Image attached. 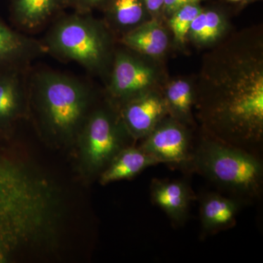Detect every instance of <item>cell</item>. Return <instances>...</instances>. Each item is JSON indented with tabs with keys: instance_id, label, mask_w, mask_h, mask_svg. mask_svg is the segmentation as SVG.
Segmentation results:
<instances>
[{
	"instance_id": "obj_11",
	"label": "cell",
	"mask_w": 263,
	"mask_h": 263,
	"mask_svg": "<svg viewBox=\"0 0 263 263\" xmlns=\"http://www.w3.org/2000/svg\"><path fill=\"white\" fill-rule=\"evenodd\" d=\"M152 201L168 216L172 224L183 226L187 221L194 195L183 180L155 179L150 185Z\"/></svg>"
},
{
	"instance_id": "obj_8",
	"label": "cell",
	"mask_w": 263,
	"mask_h": 263,
	"mask_svg": "<svg viewBox=\"0 0 263 263\" xmlns=\"http://www.w3.org/2000/svg\"><path fill=\"white\" fill-rule=\"evenodd\" d=\"M119 114L129 136L136 141L148 136L168 111L164 98L146 91L123 103Z\"/></svg>"
},
{
	"instance_id": "obj_1",
	"label": "cell",
	"mask_w": 263,
	"mask_h": 263,
	"mask_svg": "<svg viewBox=\"0 0 263 263\" xmlns=\"http://www.w3.org/2000/svg\"><path fill=\"white\" fill-rule=\"evenodd\" d=\"M195 103L204 133L260 155L263 140L260 42L240 37L209 55Z\"/></svg>"
},
{
	"instance_id": "obj_3",
	"label": "cell",
	"mask_w": 263,
	"mask_h": 263,
	"mask_svg": "<svg viewBox=\"0 0 263 263\" xmlns=\"http://www.w3.org/2000/svg\"><path fill=\"white\" fill-rule=\"evenodd\" d=\"M190 172L200 174L243 204L262 196L260 157L205 133L194 145Z\"/></svg>"
},
{
	"instance_id": "obj_4",
	"label": "cell",
	"mask_w": 263,
	"mask_h": 263,
	"mask_svg": "<svg viewBox=\"0 0 263 263\" xmlns=\"http://www.w3.org/2000/svg\"><path fill=\"white\" fill-rule=\"evenodd\" d=\"M0 136V262H7L24 243L34 216L32 181L24 164Z\"/></svg>"
},
{
	"instance_id": "obj_12",
	"label": "cell",
	"mask_w": 263,
	"mask_h": 263,
	"mask_svg": "<svg viewBox=\"0 0 263 263\" xmlns=\"http://www.w3.org/2000/svg\"><path fill=\"white\" fill-rule=\"evenodd\" d=\"M45 53L43 43L16 32L0 19V73L25 70L29 62Z\"/></svg>"
},
{
	"instance_id": "obj_17",
	"label": "cell",
	"mask_w": 263,
	"mask_h": 263,
	"mask_svg": "<svg viewBox=\"0 0 263 263\" xmlns=\"http://www.w3.org/2000/svg\"><path fill=\"white\" fill-rule=\"evenodd\" d=\"M164 99L171 117L185 126L191 122L195 96L191 85L187 81L177 80L171 83L167 86Z\"/></svg>"
},
{
	"instance_id": "obj_5",
	"label": "cell",
	"mask_w": 263,
	"mask_h": 263,
	"mask_svg": "<svg viewBox=\"0 0 263 263\" xmlns=\"http://www.w3.org/2000/svg\"><path fill=\"white\" fill-rule=\"evenodd\" d=\"M43 43L46 52L91 71L102 67L108 53V39L101 24L84 13L59 19Z\"/></svg>"
},
{
	"instance_id": "obj_10",
	"label": "cell",
	"mask_w": 263,
	"mask_h": 263,
	"mask_svg": "<svg viewBox=\"0 0 263 263\" xmlns=\"http://www.w3.org/2000/svg\"><path fill=\"white\" fill-rule=\"evenodd\" d=\"M24 70L0 73V136L9 138L15 124L26 114L28 95Z\"/></svg>"
},
{
	"instance_id": "obj_16",
	"label": "cell",
	"mask_w": 263,
	"mask_h": 263,
	"mask_svg": "<svg viewBox=\"0 0 263 263\" xmlns=\"http://www.w3.org/2000/svg\"><path fill=\"white\" fill-rule=\"evenodd\" d=\"M122 43L127 47L148 56H160L167 49L168 37L156 20L147 22L126 33Z\"/></svg>"
},
{
	"instance_id": "obj_9",
	"label": "cell",
	"mask_w": 263,
	"mask_h": 263,
	"mask_svg": "<svg viewBox=\"0 0 263 263\" xmlns=\"http://www.w3.org/2000/svg\"><path fill=\"white\" fill-rule=\"evenodd\" d=\"M155 80V72L148 65L127 53H118L114 64L110 91L122 105L137 95L146 92Z\"/></svg>"
},
{
	"instance_id": "obj_14",
	"label": "cell",
	"mask_w": 263,
	"mask_h": 263,
	"mask_svg": "<svg viewBox=\"0 0 263 263\" xmlns=\"http://www.w3.org/2000/svg\"><path fill=\"white\" fill-rule=\"evenodd\" d=\"M158 162L152 156L134 144L124 148L100 174V184L106 185L115 181L131 179L144 170L157 165Z\"/></svg>"
},
{
	"instance_id": "obj_21",
	"label": "cell",
	"mask_w": 263,
	"mask_h": 263,
	"mask_svg": "<svg viewBox=\"0 0 263 263\" xmlns=\"http://www.w3.org/2000/svg\"><path fill=\"white\" fill-rule=\"evenodd\" d=\"M105 0H65V4L72 5L79 11L84 13L86 10H89L101 4Z\"/></svg>"
},
{
	"instance_id": "obj_19",
	"label": "cell",
	"mask_w": 263,
	"mask_h": 263,
	"mask_svg": "<svg viewBox=\"0 0 263 263\" xmlns=\"http://www.w3.org/2000/svg\"><path fill=\"white\" fill-rule=\"evenodd\" d=\"M142 0H114L111 15L117 25L133 27L141 22L143 16Z\"/></svg>"
},
{
	"instance_id": "obj_6",
	"label": "cell",
	"mask_w": 263,
	"mask_h": 263,
	"mask_svg": "<svg viewBox=\"0 0 263 263\" xmlns=\"http://www.w3.org/2000/svg\"><path fill=\"white\" fill-rule=\"evenodd\" d=\"M119 114L110 109H93L76 143L79 167L86 176H98L122 149L133 145Z\"/></svg>"
},
{
	"instance_id": "obj_2",
	"label": "cell",
	"mask_w": 263,
	"mask_h": 263,
	"mask_svg": "<svg viewBox=\"0 0 263 263\" xmlns=\"http://www.w3.org/2000/svg\"><path fill=\"white\" fill-rule=\"evenodd\" d=\"M29 85L43 130L56 144H75L91 110L88 86L76 78L48 70L35 74Z\"/></svg>"
},
{
	"instance_id": "obj_22",
	"label": "cell",
	"mask_w": 263,
	"mask_h": 263,
	"mask_svg": "<svg viewBox=\"0 0 263 263\" xmlns=\"http://www.w3.org/2000/svg\"><path fill=\"white\" fill-rule=\"evenodd\" d=\"M200 0H164L163 7L169 13H174L185 5L197 4Z\"/></svg>"
},
{
	"instance_id": "obj_15",
	"label": "cell",
	"mask_w": 263,
	"mask_h": 263,
	"mask_svg": "<svg viewBox=\"0 0 263 263\" xmlns=\"http://www.w3.org/2000/svg\"><path fill=\"white\" fill-rule=\"evenodd\" d=\"M65 0H11L13 22L20 28L35 29L54 15Z\"/></svg>"
},
{
	"instance_id": "obj_13",
	"label": "cell",
	"mask_w": 263,
	"mask_h": 263,
	"mask_svg": "<svg viewBox=\"0 0 263 263\" xmlns=\"http://www.w3.org/2000/svg\"><path fill=\"white\" fill-rule=\"evenodd\" d=\"M242 203L232 197L211 193L200 200V216L202 231L206 234L229 229L234 226Z\"/></svg>"
},
{
	"instance_id": "obj_23",
	"label": "cell",
	"mask_w": 263,
	"mask_h": 263,
	"mask_svg": "<svg viewBox=\"0 0 263 263\" xmlns=\"http://www.w3.org/2000/svg\"><path fill=\"white\" fill-rule=\"evenodd\" d=\"M147 9L152 13H157L163 7L164 0H144Z\"/></svg>"
},
{
	"instance_id": "obj_24",
	"label": "cell",
	"mask_w": 263,
	"mask_h": 263,
	"mask_svg": "<svg viewBox=\"0 0 263 263\" xmlns=\"http://www.w3.org/2000/svg\"><path fill=\"white\" fill-rule=\"evenodd\" d=\"M230 1L238 2V1H240V0H230Z\"/></svg>"
},
{
	"instance_id": "obj_20",
	"label": "cell",
	"mask_w": 263,
	"mask_h": 263,
	"mask_svg": "<svg viewBox=\"0 0 263 263\" xmlns=\"http://www.w3.org/2000/svg\"><path fill=\"white\" fill-rule=\"evenodd\" d=\"M201 11L197 3L185 5L173 13L170 20V27L177 42H184L194 19Z\"/></svg>"
},
{
	"instance_id": "obj_18",
	"label": "cell",
	"mask_w": 263,
	"mask_h": 263,
	"mask_svg": "<svg viewBox=\"0 0 263 263\" xmlns=\"http://www.w3.org/2000/svg\"><path fill=\"white\" fill-rule=\"evenodd\" d=\"M224 29V22L219 13L212 10L202 11L194 19L189 34L199 43L216 41Z\"/></svg>"
},
{
	"instance_id": "obj_7",
	"label": "cell",
	"mask_w": 263,
	"mask_h": 263,
	"mask_svg": "<svg viewBox=\"0 0 263 263\" xmlns=\"http://www.w3.org/2000/svg\"><path fill=\"white\" fill-rule=\"evenodd\" d=\"M139 147L158 163L190 171L194 144L186 126L173 117H164Z\"/></svg>"
}]
</instances>
